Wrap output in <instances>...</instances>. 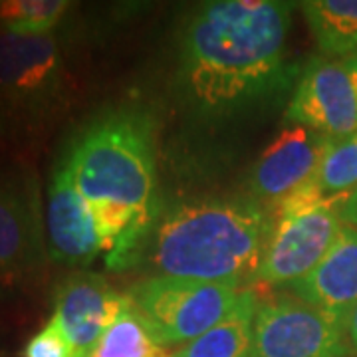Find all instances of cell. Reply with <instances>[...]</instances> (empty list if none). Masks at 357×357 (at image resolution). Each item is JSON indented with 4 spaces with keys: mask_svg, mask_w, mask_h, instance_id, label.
<instances>
[{
    "mask_svg": "<svg viewBox=\"0 0 357 357\" xmlns=\"http://www.w3.org/2000/svg\"><path fill=\"white\" fill-rule=\"evenodd\" d=\"M345 62L349 66V70H351V74H354V79H356V86H357V52L356 54H351V56H347L345 58Z\"/></svg>",
    "mask_w": 357,
    "mask_h": 357,
    "instance_id": "22",
    "label": "cell"
},
{
    "mask_svg": "<svg viewBox=\"0 0 357 357\" xmlns=\"http://www.w3.org/2000/svg\"><path fill=\"white\" fill-rule=\"evenodd\" d=\"M286 119L332 139L357 133V86L345 58L316 56L302 68Z\"/></svg>",
    "mask_w": 357,
    "mask_h": 357,
    "instance_id": "9",
    "label": "cell"
},
{
    "mask_svg": "<svg viewBox=\"0 0 357 357\" xmlns=\"http://www.w3.org/2000/svg\"><path fill=\"white\" fill-rule=\"evenodd\" d=\"M86 357H171V354L155 340L126 294L119 316Z\"/></svg>",
    "mask_w": 357,
    "mask_h": 357,
    "instance_id": "16",
    "label": "cell"
},
{
    "mask_svg": "<svg viewBox=\"0 0 357 357\" xmlns=\"http://www.w3.org/2000/svg\"><path fill=\"white\" fill-rule=\"evenodd\" d=\"M238 282L157 276L139 282L128 298L161 345L189 344L213 330L238 304Z\"/></svg>",
    "mask_w": 357,
    "mask_h": 357,
    "instance_id": "6",
    "label": "cell"
},
{
    "mask_svg": "<svg viewBox=\"0 0 357 357\" xmlns=\"http://www.w3.org/2000/svg\"><path fill=\"white\" fill-rule=\"evenodd\" d=\"M66 0H2L0 30L18 36H46L68 13Z\"/></svg>",
    "mask_w": 357,
    "mask_h": 357,
    "instance_id": "17",
    "label": "cell"
},
{
    "mask_svg": "<svg viewBox=\"0 0 357 357\" xmlns=\"http://www.w3.org/2000/svg\"><path fill=\"white\" fill-rule=\"evenodd\" d=\"M270 230L264 208L255 201H185L155 227L153 264L171 278L243 284L256 278Z\"/></svg>",
    "mask_w": 357,
    "mask_h": 357,
    "instance_id": "3",
    "label": "cell"
},
{
    "mask_svg": "<svg viewBox=\"0 0 357 357\" xmlns=\"http://www.w3.org/2000/svg\"><path fill=\"white\" fill-rule=\"evenodd\" d=\"M345 332H347V340L349 345L357 351V304L356 307L349 312V316L345 319Z\"/></svg>",
    "mask_w": 357,
    "mask_h": 357,
    "instance_id": "21",
    "label": "cell"
},
{
    "mask_svg": "<svg viewBox=\"0 0 357 357\" xmlns=\"http://www.w3.org/2000/svg\"><path fill=\"white\" fill-rule=\"evenodd\" d=\"M314 187L324 199L347 197L357 189V133L333 141L314 177Z\"/></svg>",
    "mask_w": 357,
    "mask_h": 357,
    "instance_id": "18",
    "label": "cell"
},
{
    "mask_svg": "<svg viewBox=\"0 0 357 357\" xmlns=\"http://www.w3.org/2000/svg\"><path fill=\"white\" fill-rule=\"evenodd\" d=\"M44 220L52 262L68 268L88 266L103 250L96 218L88 201L77 191L64 159L52 173Z\"/></svg>",
    "mask_w": 357,
    "mask_h": 357,
    "instance_id": "10",
    "label": "cell"
},
{
    "mask_svg": "<svg viewBox=\"0 0 357 357\" xmlns=\"http://www.w3.org/2000/svg\"><path fill=\"white\" fill-rule=\"evenodd\" d=\"M258 298L244 290L238 304L222 321L197 340L178 347L171 357H250L255 342V318Z\"/></svg>",
    "mask_w": 357,
    "mask_h": 357,
    "instance_id": "14",
    "label": "cell"
},
{
    "mask_svg": "<svg viewBox=\"0 0 357 357\" xmlns=\"http://www.w3.org/2000/svg\"><path fill=\"white\" fill-rule=\"evenodd\" d=\"M292 4L215 0L185 28L181 82L203 114H229L280 91L296 76L288 64Z\"/></svg>",
    "mask_w": 357,
    "mask_h": 357,
    "instance_id": "1",
    "label": "cell"
},
{
    "mask_svg": "<svg viewBox=\"0 0 357 357\" xmlns=\"http://www.w3.org/2000/svg\"><path fill=\"white\" fill-rule=\"evenodd\" d=\"M48 260L36 175L30 167L0 161V296L34 290Z\"/></svg>",
    "mask_w": 357,
    "mask_h": 357,
    "instance_id": "5",
    "label": "cell"
},
{
    "mask_svg": "<svg viewBox=\"0 0 357 357\" xmlns=\"http://www.w3.org/2000/svg\"><path fill=\"white\" fill-rule=\"evenodd\" d=\"M292 292L307 304L347 319L357 304V229L344 227L328 255L304 278L294 282Z\"/></svg>",
    "mask_w": 357,
    "mask_h": 357,
    "instance_id": "13",
    "label": "cell"
},
{
    "mask_svg": "<svg viewBox=\"0 0 357 357\" xmlns=\"http://www.w3.org/2000/svg\"><path fill=\"white\" fill-rule=\"evenodd\" d=\"M345 319L307 304L296 294L258 302L250 357H347Z\"/></svg>",
    "mask_w": 357,
    "mask_h": 357,
    "instance_id": "8",
    "label": "cell"
},
{
    "mask_svg": "<svg viewBox=\"0 0 357 357\" xmlns=\"http://www.w3.org/2000/svg\"><path fill=\"white\" fill-rule=\"evenodd\" d=\"M340 215H342V222L345 227H356L357 229V189H354L345 197L342 208H340Z\"/></svg>",
    "mask_w": 357,
    "mask_h": 357,
    "instance_id": "20",
    "label": "cell"
},
{
    "mask_svg": "<svg viewBox=\"0 0 357 357\" xmlns=\"http://www.w3.org/2000/svg\"><path fill=\"white\" fill-rule=\"evenodd\" d=\"M344 199H324L310 181L276 204L255 280L268 286H292L318 266L345 227L340 215Z\"/></svg>",
    "mask_w": 357,
    "mask_h": 357,
    "instance_id": "4",
    "label": "cell"
},
{
    "mask_svg": "<svg viewBox=\"0 0 357 357\" xmlns=\"http://www.w3.org/2000/svg\"><path fill=\"white\" fill-rule=\"evenodd\" d=\"M333 141L304 126L290 123L282 129L256 161L250 178L255 197L260 203L280 204L288 195L314 181Z\"/></svg>",
    "mask_w": 357,
    "mask_h": 357,
    "instance_id": "11",
    "label": "cell"
},
{
    "mask_svg": "<svg viewBox=\"0 0 357 357\" xmlns=\"http://www.w3.org/2000/svg\"><path fill=\"white\" fill-rule=\"evenodd\" d=\"M302 13L324 56L357 52V0H307Z\"/></svg>",
    "mask_w": 357,
    "mask_h": 357,
    "instance_id": "15",
    "label": "cell"
},
{
    "mask_svg": "<svg viewBox=\"0 0 357 357\" xmlns=\"http://www.w3.org/2000/svg\"><path fill=\"white\" fill-rule=\"evenodd\" d=\"M62 159L96 218L107 266L128 268L157 217L151 121L133 112L103 115Z\"/></svg>",
    "mask_w": 357,
    "mask_h": 357,
    "instance_id": "2",
    "label": "cell"
},
{
    "mask_svg": "<svg viewBox=\"0 0 357 357\" xmlns=\"http://www.w3.org/2000/svg\"><path fill=\"white\" fill-rule=\"evenodd\" d=\"M22 357H77L74 345L66 337L62 328L54 318L36 332L22 349Z\"/></svg>",
    "mask_w": 357,
    "mask_h": 357,
    "instance_id": "19",
    "label": "cell"
},
{
    "mask_svg": "<svg viewBox=\"0 0 357 357\" xmlns=\"http://www.w3.org/2000/svg\"><path fill=\"white\" fill-rule=\"evenodd\" d=\"M64 86L58 42L0 30V119L34 121L52 109Z\"/></svg>",
    "mask_w": 357,
    "mask_h": 357,
    "instance_id": "7",
    "label": "cell"
},
{
    "mask_svg": "<svg viewBox=\"0 0 357 357\" xmlns=\"http://www.w3.org/2000/svg\"><path fill=\"white\" fill-rule=\"evenodd\" d=\"M126 296L96 274H76L56 294L52 318L58 321L77 357H86L119 316Z\"/></svg>",
    "mask_w": 357,
    "mask_h": 357,
    "instance_id": "12",
    "label": "cell"
}]
</instances>
